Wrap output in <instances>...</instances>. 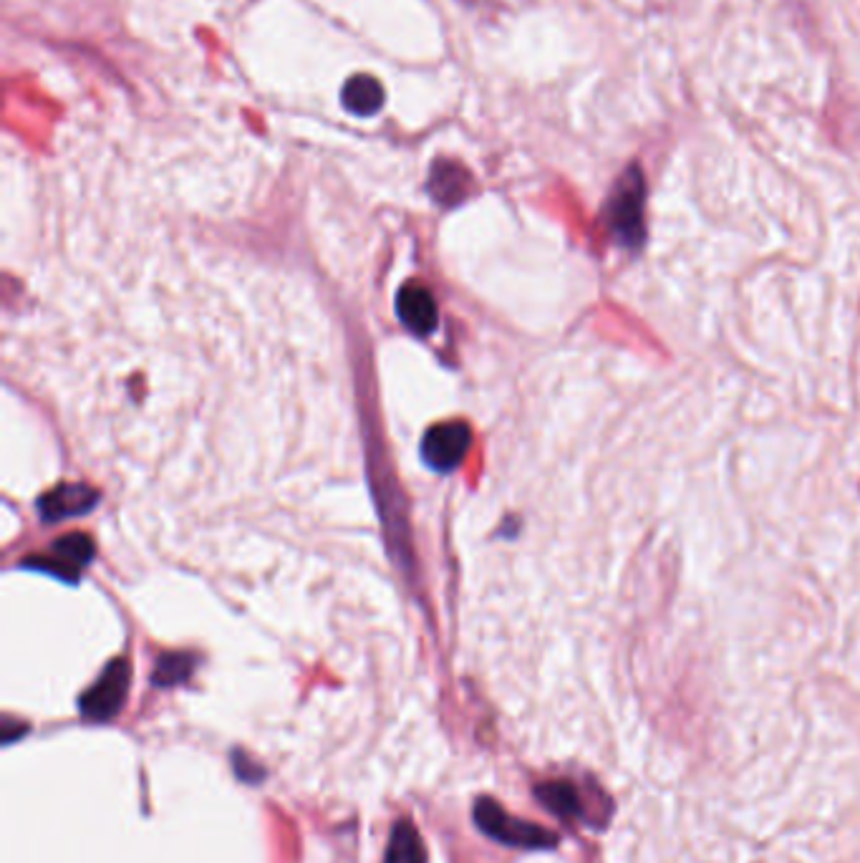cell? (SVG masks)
Returning a JSON list of instances; mask_svg holds the SVG:
<instances>
[{
  "label": "cell",
  "instance_id": "6da1fadb",
  "mask_svg": "<svg viewBox=\"0 0 860 863\" xmlns=\"http://www.w3.org/2000/svg\"><path fill=\"white\" fill-rule=\"evenodd\" d=\"M475 823L485 836L505 843V846L533 851L558 846V836H555V833L545 831L530 821L515 819V815H510L505 809H499V803L493 801V797H477Z\"/></svg>",
  "mask_w": 860,
  "mask_h": 863
},
{
  "label": "cell",
  "instance_id": "7a4b0ae2",
  "mask_svg": "<svg viewBox=\"0 0 860 863\" xmlns=\"http://www.w3.org/2000/svg\"><path fill=\"white\" fill-rule=\"evenodd\" d=\"M644 174L638 167H628L608 202V228L618 243L631 250L644 243Z\"/></svg>",
  "mask_w": 860,
  "mask_h": 863
},
{
  "label": "cell",
  "instance_id": "3957f363",
  "mask_svg": "<svg viewBox=\"0 0 860 863\" xmlns=\"http://www.w3.org/2000/svg\"><path fill=\"white\" fill-rule=\"evenodd\" d=\"M129 682H132L129 662L127 659H114L104 670V674L94 682V686H89V690L81 694L79 710L83 718L94 722L114 718V714L124 708Z\"/></svg>",
  "mask_w": 860,
  "mask_h": 863
},
{
  "label": "cell",
  "instance_id": "277c9868",
  "mask_svg": "<svg viewBox=\"0 0 860 863\" xmlns=\"http://www.w3.org/2000/svg\"><path fill=\"white\" fill-rule=\"evenodd\" d=\"M472 434L462 422H447L437 424L427 432V438L422 442L424 460L429 462L434 470L449 472L455 470L469 450Z\"/></svg>",
  "mask_w": 860,
  "mask_h": 863
},
{
  "label": "cell",
  "instance_id": "5b68a950",
  "mask_svg": "<svg viewBox=\"0 0 860 863\" xmlns=\"http://www.w3.org/2000/svg\"><path fill=\"white\" fill-rule=\"evenodd\" d=\"M396 311H399L404 327L414 331L416 337H424V333H432L437 329V303H434L432 293L424 285L412 283L402 288L399 299H396Z\"/></svg>",
  "mask_w": 860,
  "mask_h": 863
},
{
  "label": "cell",
  "instance_id": "8992f818",
  "mask_svg": "<svg viewBox=\"0 0 860 863\" xmlns=\"http://www.w3.org/2000/svg\"><path fill=\"white\" fill-rule=\"evenodd\" d=\"M341 101L354 117H374L384 107L386 91L372 73H354L341 89Z\"/></svg>",
  "mask_w": 860,
  "mask_h": 863
},
{
  "label": "cell",
  "instance_id": "52a82bcc",
  "mask_svg": "<svg viewBox=\"0 0 860 863\" xmlns=\"http://www.w3.org/2000/svg\"><path fill=\"white\" fill-rule=\"evenodd\" d=\"M97 505V493L83 485H61L45 495L39 508L45 521H61V518L81 515Z\"/></svg>",
  "mask_w": 860,
  "mask_h": 863
},
{
  "label": "cell",
  "instance_id": "ba28073f",
  "mask_svg": "<svg viewBox=\"0 0 860 863\" xmlns=\"http://www.w3.org/2000/svg\"><path fill=\"white\" fill-rule=\"evenodd\" d=\"M91 555H94V543H91L87 535L73 533V535L61 538V541L53 545L51 559L41 561V565H45V569H53L55 575H67V573L81 571L83 565L91 561Z\"/></svg>",
  "mask_w": 860,
  "mask_h": 863
},
{
  "label": "cell",
  "instance_id": "9c48e42d",
  "mask_svg": "<svg viewBox=\"0 0 860 863\" xmlns=\"http://www.w3.org/2000/svg\"><path fill=\"white\" fill-rule=\"evenodd\" d=\"M535 797L548 809L550 813L558 815V819H583L586 811H583V801L578 787L568 783V781H553V783H540L535 787Z\"/></svg>",
  "mask_w": 860,
  "mask_h": 863
},
{
  "label": "cell",
  "instance_id": "30bf717a",
  "mask_svg": "<svg viewBox=\"0 0 860 863\" xmlns=\"http://www.w3.org/2000/svg\"><path fill=\"white\" fill-rule=\"evenodd\" d=\"M384 863H427V849L412 821H399L392 829Z\"/></svg>",
  "mask_w": 860,
  "mask_h": 863
},
{
  "label": "cell",
  "instance_id": "8fae6325",
  "mask_svg": "<svg viewBox=\"0 0 860 863\" xmlns=\"http://www.w3.org/2000/svg\"><path fill=\"white\" fill-rule=\"evenodd\" d=\"M467 172L455 162H437L432 170L429 188L439 202H457L465 194Z\"/></svg>",
  "mask_w": 860,
  "mask_h": 863
},
{
  "label": "cell",
  "instance_id": "7c38bea8",
  "mask_svg": "<svg viewBox=\"0 0 860 863\" xmlns=\"http://www.w3.org/2000/svg\"><path fill=\"white\" fill-rule=\"evenodd\" d=\"M192 666H194V659L188 654H166L156 662L152 680L156 686H174L188 680L192 674Z\"/></svg>",
  "mask_w": 860,
  "mask_h": 863
}]
</instances>
